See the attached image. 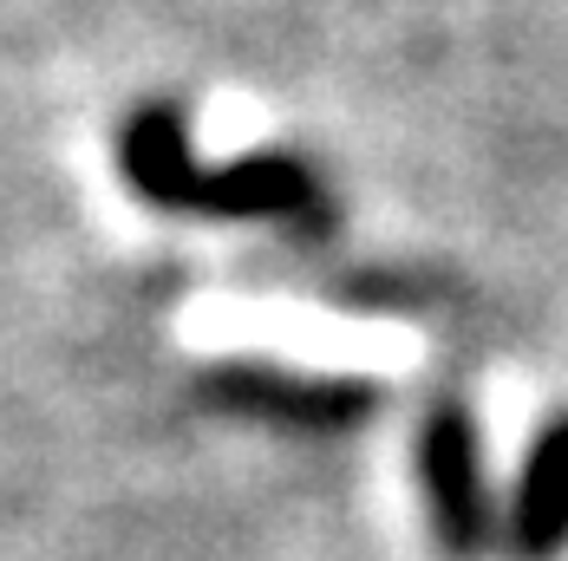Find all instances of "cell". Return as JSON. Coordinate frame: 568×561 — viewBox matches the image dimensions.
Masks as SVG:
<instances>
[{
  "label": "cell",
  "mask_w": 568,
  "mask_h": 561,
  "mask_svg": "<svg viewBox=\"0 0 568 561\" xmlns=\"http://www.w3.org/2000/svg\"><path fill=\"white\" fill-rule=\"evenodd\" d=\"M418 477L432 497V522L452 555H477L490 542V483H484V445L464 405H438L418 431Z\"/></svg>",
  "instance_id": "6da1fadb"
},
{
  "label": "cell",
  "mask_w": 568,
  "mask_h": 561,
  "mask_svg": "<svg viewBox=\"0 0 568 561\" xmlns=\"http://www.w3.org/2000/svg\"><path fill=\"white\" fill-rule=\"evenodd\" d=\"M190 210L203 216H235V223H255V216H321V183L307 176V164L294 157H235L223 170H196V190H190Z\"/></svg>",
  "instance_id": "7a4b0ae2"
},
{
  "label": "cell",
  "mask_w": 568,
  "mask_h": 561,
  "mask_svg": "<svg viewBox=\"0 0 568 561\" xmlns=\"http://www.w3.org/2000/svg\"><path fill=\"white\" fill-rule=\"evenodd\" d=\"M118 164L131 176L138 196L164 203V210H190V190H196V151H190V124L176 105H144L131 112L124 137H118Z\"/></svg>",
  "instance_id": "3957f363"
},
{
  "label": "cell",
  "mask_w": 568,
  "mask_h": 561,
  "mask_svg": "<svg viewBox=\"0 0 568 561\" xmlns=\"http://www.w3.org/2000/svg\"><path fill=\"white\" fill-rule=\"evenodd\" d=\"M510 542L523 561H549L568 542V418H556L523 470L516 490V516H510Z\"/></svg>",
  "instance_id": "277c9868"
},
{
  "label": "cell",
  "mask_w": 568,
  "mask_h": 561,
  "mask_svg": "<svg viewBox=\"0 0 568 561\" xmlns=\"http://www.w3.org/2000/svg\"><path fill=\"white\" fill-rule=\"evenodd\" d=\"M223 392L255 398V411H282V418H301V425H346L366 405L359 386H294V379H268V373H229Z\"/></svg>",
  "instance_id": "5b68a950"
}]
</instances>
